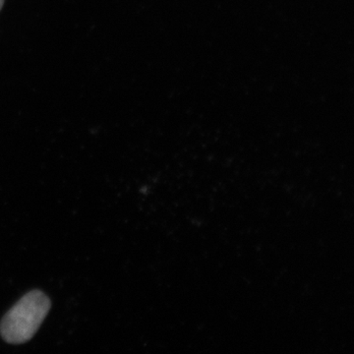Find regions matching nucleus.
Returning a JSON list of instances; mask_svg holds the SVG:
<instances>
[{
  "instance_id": "nucleus-1",
  "label": "nucleus",
  "mask_w": 354,
  "mask_h": 354,
  "mask_svg": "<svg viewBox=\"0 0 354 354\" xmlns=\"http://www.w3.org/2000/svg\"><path fill=\"white\" fill-rule=\"evenodd\" d=\"M51 309L50 297L39 290L26 293L0 321V335L9 344H23L38 333Z\"/></svg>"
},
{
  "instance_id": "nucleus-2",
  "label": "nucleus",
  "mask_w": 354,
  "mask_h": 354,
  "mask_svg": "<svg viewBox=\"0 0 354 354\" xmlns=\"http://www.w3.org/2000/svg\"><path fill=\"white\" fill-rule=\"evenodd\" d=\"M4 1H6V0H0V10H1L2 7H3Z\"/></svg>"
}]
</instances>
